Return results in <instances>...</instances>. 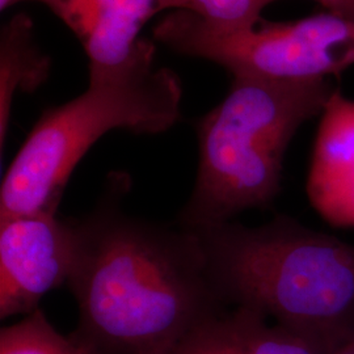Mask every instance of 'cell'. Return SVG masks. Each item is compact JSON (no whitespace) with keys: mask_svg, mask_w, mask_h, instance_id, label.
<instances>
[{"mask_svg":"<svg viewBox=\"0 0 354 354\" xmlns=\"http://www.w3.org/2000/svg\"><path fill=\"white\" fill-rule=\"evenodd\" d=\"M252 310L234 307L197 324L162 354H328L319 345Z\"/></svg>","mask_w":354,"mask_h":354,"instance_id":"9","label":"cell"},{"mask_svg":"<svg viewBox=\"0 0 354 354\" xmlns=\"http://www.w3.org/2000/svg\"><path fill=\"white\" fill-rule=\"evenodd\" d=\"M88 67V88L42 114L13 158L0 188V222L57 212L76 165L108 131L158 134L178 121L181 83L156 67L150 41L140 39L121 64Z\"/></svg>","mask_w":354,"mask_h":354,"instance_id":"3","label":"cell"},{"mask_svg":"<svg viewBox=\"0 0 354 354\" xmlns=\"http://www.w3.org/2000/svg\"><path fill=\"white\" fill-rule=\"evenodd\" d=\"M328 354H354V333L336 345Z\"/></svg>","mask_w":354,"mask_h":354,"instance_id":"14","label":"cell"},{"mask_svg":"<svg viewBox=\"0 0 354 354\" xmlns=\"http://www.w3.org/2000/svg\"><path fill=\"white\" fill-rule=\"evenodd\" d=\"M329 12L342 13L354 19V0H315Z\"/></svg>","mask_w":354,"mask_h":354,"instance_id":"13","label":"cell"},{"mask_svg":"<svg viewBox=\"0 0 354 354\" xmlns=\"http://www.w3.org/2000/svg\"><path fill=\"white\" fill-rule=\"evenodd\" d=\"M21 1L49 7L68 26L89 64L113 66L127 61L136 49L140 29L163 10H180L181 0H0L1 11Z\"/></svg>","mask_w":354,"mask_h":354,"instance_id":"7","label":"cell"},{"mask_svg":"<svg viewBox=\"0 0 354 354\" xmlns=\"http://www.w3.org/2000/svg\"><path fill=\"white\" fill-rule=\"evenodd\" d=\"M0 354H87L71 337L54 328L37 308L0 332Z\"/></svg>","mask_w":354,"mask_h":354,"instance_id":"11","label":"cell"},{"mask_svg":"<svg viewBox=\"0 0 354 354\" xmlns=\"http://www.w3.org/2000/svg\"><path fill=\"white\" fill-rule=\"evenodd\" d=\"M77 244L76 222L57 212L0 222V317L29 315L45 294L67 285Z\"/></svg>","mask_w":354,"mask_h":354,"instance_id":"6","label":"cell"},{"mask_svg":"<svg viewBox=\"0 0 354 354\" xmlns=\"http://www.w3.org/2000/svg\"><path fill=\"white\" fill-rule=\"evenodd\" d=\"M335 91L328 79L234 77L223 102L197 124L200 163L180 225L209 226L270 206L291 140Z\"/></svg>","mask_w":354,"mask_h":354,"instance_id":"4","label":"cell"},{"mask_svg":"<svg viewBox=\"0 0 354 354\" xmlns=\"http://www.w3.org/2000/svg\"><path fill=\"white\" fill-rule=\"evenodd\" d=\"M153 37L180 54L221 64L234 77L277 82L328 79L354 66V19L317 13L295 21L218 32L187 11L167 15Z\"/></svg>","mask_w":354,"mask_h":354,"instance_id":"5","label":"cell"},{"mask_svg":"<svg viewBox=\"0 0 354 354\" xmlns=\"http://www.w3.org/2000/svg\"><path fill=\"white\" fill-rule=\"evenodd\" d=\"M50 61L33 41V23L26 13L4 26L0 45V147L3 150L17 91L33 92L49 75Z\"/></svg>","mask_w":354,"mask_h":354,"instance_id":"10","label":"cell"},{"mask_svg":"<svg viewBox=\"0 0 354 354\" xmlns=\"http://www.w3.org/2000/svg\"><path fill=\"white\" fill-rule=\"evenodd\" d=\"M276 0H181L178 11L200 17L218 32H238L257 26L266 6Z\"/></svg>","mask_w":354,"mask_h":354,"instance_id":"12","label":"cell"},{"mask_svg":"<svg viewBox=\"0 0 354 354\" xmlns=\"http://www.w3.org/2000/svg\"><path fill=\"white\" fill-rule=\"evenodd\" d=\"M222 304L243 307L327 352L354 333V245L277 215L259 227H188Z\"/></svg>","mask_w":354,"mask_h":354,"instance_id":"2","label":"cell"},{"mask_svg":"<svg viewBox=\"0 0 354 354\" xmlns=\"http://www.w3.org/2000/svg\"><path fill=\"white\" fill-rule=\"evenodd\" d=\"M125 178H113L97 209L76 222L79 244L67 282L87 354H162L226 310L209 279L198 238L125 214Z\"/></svg>","mask_w":354,"mask_h":354,"instance_id":"1","label":"cell"},{"mask_svg":"<svg viewBox=\"0 0 354 354\" xmlns=\"http://www.w3.org/2000/svg\"><path fill=\"white\" fill-rule=\"evenodd\" d=\"M320 117L308 196L332 223L354 225V100L336 89Z\"/></svg>","mask_w":354,"mask_h":354,"instance_id":"8","label":"cell"}]
</instances>
